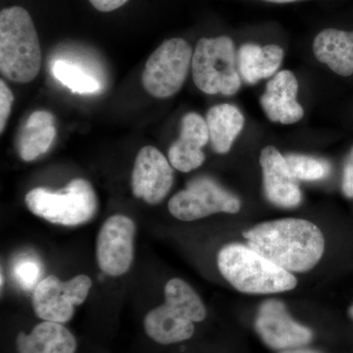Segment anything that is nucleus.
I'll return each mask as SVG.
<instances>
[{"label":"nucleus","mask_w":353,"mask_h":353,"mask_svg":"<svg viewBox=\"0 0 353 353\" xmlns=\"http://www.w3.org/2000/svg\"><path fill=\"white\" fill-rule=\"evenodd\" d=\"M350 317H352L353 319V305L350 309Z\"/></svg>","instance_id":"obj_32"},{"label":"nucleus","mask_w":353,"mask_h":353,"mask_svg":"<svg viewBox=\"0 0 353 353\" xmlns=\"http://www.w3.org/2000/svg\"><path fill=\"white\" fill-rule=\"evenodd\" d=\"M18 274L19 277L22 280L23 284H32V281L37 279V268L32 263H25L21 265L20 268L18 269Z\"/></svg>","instance_id":"obj_28"},{"label":"nucleus","mask_w":353,"mask_h":353,"mask_svg":"<svg viewBox=\"0 0 353 353\" xmlns=\"http://www.w3.org/2000/svg\"><path fill=\"white\" fill-rule=\"evenodd\" d=\"M88 1L101 12H111L124 6L129 0H88Z\"/></svg>","instance_id":"obj_27"},{"label":"nucleus","mask_w":353,"mask_h":353,"mask_svg":"<svg viewBox=\"0 0 353 353\" xmlns=\"http://www.w3.org/2000/svg\"><path fill=\"white\" fill-rule=\"evenodd\" d=\"M343 192L347 199H353V148L343 167Z\"/></svg>","instance_id":"obj_26"},{"label":"nucleus","mask_w":353,"mask_h":353,"mask_svg":"<svg viewBox=\"0 0 353 353\" xmlns=\"http://www.w3.org/2000/svg\"><path fill=\"white\" fill-rule=\"evenodd\" d=\"M192 79L208 94L234 95L241 88L234 41L226 36L201 38L192 60Z\"/></svg>","instance_id":"obj_5"},{"label":"nucleus","mask_w":353,"mask_h":353,"mask_svg":"<svg viewBox=\"0 0 353 353\" xmlns=\"http://www.w3.org/2000/svg\"><path fill=\"white\" fill-rule=\"evenodd\" d=\"M14 95L3 80L0 81V132L3 134L7 121L10 117Z\"/></svg>","instance_id":"obj_25"},{"label":"nucleus","mask_w":353,"mask_h":353,"mask_svg":"<svg viewBox=\"0 0 353 353\" xmlns=\"http://www.w3.org/2000/svg\"><path fill=\"white\" fill-rule=\"evenodd\" d=\"M32 214L62 226H78L94 217L99 201L92 183L85 179H74L59 192L36 188L25 199Z\"/></svg>","instance_id":"obj_4"},{"label":"nucleus","mask_w":353,"mask_h":353,"mask_svg":"<svg viewBox=\"0 0 353 353\" xmlns=\"http://www.w3.org/2000/svg\"><path fill=\"white\" fill-rule=\"evenodd\" d=\"M190 44L181 38L166 39L146 61L143 85L157 99L173 97L187 80L192 60Z\"/></svg>","instance_id":"obj_6"},{"label":"nucleus","mask_w":353,"mask_h":353,"mask_svg":"<svg viewBox=\"0 0 353 353\" xmlns=\"http://www.w3.org/2000/svg\"><path fill=\"white\" fill-rule=\"evenodd\" d=\"M292 176L296 180L319 181L330 173V165L324 160L303 154H290L285 157Z\"/></svg>","instance_id":"obj_22"},{"label":"nucleus","mask_w":353,"mask_h":353,"mask_svg":"<svg viewBox=\"0 0 353 353\" xmlns=\"http://www.w3.org/2000/svg\"><path fill=\"white\" fill-rule=\"evenodd\" d=\"M57 134L53 114L44 110L32 112L16 139V148L21 159L31 162L41 157L50 150Z\"/></svg>","instance_id":"obj_17"},{"label":"nucleus","mask_w":353,"mask_h":353,"mask_svg":"<svg viewBox=\"0 0 353 353\" xmlns=\"http://www.w3.org/2000/svg\"><path fill=\"white\" fill-rule=\"evenodd\" d=\"M313 52L318 61L328 65L338 75L353 74V31L323 30L313 41Z\"/></svg>","instance_id":"obj_18"},{"label":"nucleus","mask_w":353,"mask_h":353,"mask_svg":"<svg viewBox=\"0 0 353 353\" xmlns=\"http://www.w3.org/2000/svg\"><path fill=\"white\" fill-rule=\"evenodd\" d=\"M163 153L152 145L139 150L131 176L132 194L150 205H157L170 192L174 171Z\"/></svg>","instance_id":"obj_10"},{"label":"nucleus","mask_w":353,"mask_h":353,"mask_svg":"<svg viewBox=\"0 0 353 353\" xmlns=\"http://www.w3.org/2000/svg\"><path fill=\"white\" fill-rule=\"evenodd\" d=\"M52 74L58 82L79 94H90L99 92L101 83L76 65L57 60L52 65Z\"/></svg>","instance_id":"obj_21"},{"label":"nucleus","mask_w":353,"mask_h":353,"mask_svg":"<svg viewBox=\"0 0 353 353\" xmlns=\"http://www.w3.org/2000/svg\"><path fill=\"white\" fill-rule=\"evenodd\" d=\"M281 353H321L317 350H305V348H292V350H287Z\"/></svg>","instance_id":"obj_29"},{"label":"nucleus","mask_w":353,"mask_h":353,"mask_svg":"<svg viewBox=\"0 0 353 353\" xmlns=\"http://www.w3.org/2000/svg\"><path fill=\"white\" fill-rule=\"evenodd\" d=\"M255 330L265 345L273 350L303 347L313 338L312 331L294 321L285 304L277 299H269L261 304Z\"/></svg>","instance_id":"obj_11"},{"label":"nucleus","mask_w":353,"mask_h":353,"mask_svg":"<svg viewBox=\"0 0 353 353\" xmlns=\"http://www.w3.org/2000/svg\"><path fill=\"white\" fill-rule=\"evenodd\" d=\"M0 277H1V283H0V285H1V290H3V285H4V274L3 270H2L1 268V274H0Z\"/></svg>","instance_id":"obj_31"},{"label":"nucleus","mask_w":353,"mask_h":353,"mask_svg":"<svg viewBox=\"0 0 353 353\" xmlns=\"http://www.w3.org/2000/svg\"><path fill=\"white\" fill-rule=\"evenodd\" d=\"M263 1L271 2V3H290V2L297 1V0H263Z\"/></svg>","instance_id":"obj_30"},{"label":"nucleus","mask_w":353,"mask_h":353,"mask_svg":"<svg viewBox=\"0 0 353 353\" xmlns=\"http://www.w3.org/2000/svg\"><path fill=\"white\" fill-rule=\"evenodd\" d=\"M143 329L148 338L163 345L190 340L196 330L194 322L166 303L146 313Z\"/></svg>","instance_id":"obj_16"},{"label":"nucleus","mask_w":353,"mask_h":353,"mask_svg":"<svg viewBox=\"0 0 353 353\" xmlns=\"http://www.w3.org/2000/svg\"><path fill=\"white\" fill-rule=\"evenodd\" d=\"M43 54L34 21L21 6L0 12V72L19 83L32 82L41 68Z\"/></svg>","instance_id":"obj_2"},{"label":"nucleus","mask_w":353,"mask_h":353,"mask_svg":"<svg viewBox=\"0 0 353 353\" xmlns=\"http://www.w3.org/2000/svg\"><path fill=\"white\" fill-rule=\"evenodd\" d=\"M136 232L134 221L125 215L111 216L103 223L97 238V261L104 274L119 277L131 269Z\"/></svg>","instance_id":"obj_9"},{"label":"nucleus","mask_w":353,"mask_h":353,"mask_svg":"<svg viewBox=\"0 0 353 353\" xmlns=\"http://www.w3.org/2000/svg\"><path fill=\"white\" fill-rule=\"evenodd\" d=\"M165 303L182 313L190 321L197 323L205 319L206 308L203 303L187 282L172 279L165 285Z\"/></svg>","instance_id":"obj_20"},{"label":"nucleus","mask_w":353,"mask_h":353,"mask_svg":"<svg viewBox=\"0 0 353 353\" xmlns=\"http://www.w3.org/2000/svg\"><path fill=\"white\" fill-rule=\"evenodd\" d=\"M261 46L254 43H245L239 50L238 68L246 83L254 85L259 82L257 78L256 60Z\"/></svg>","instance_id":"obj_24"},{"label":"nucleus","mask_w":353,"mask_h":353,"mask_svg":"<svg viewBox=\"0 0 353 353\" xmlns=\"http://www.w3.org/2000/svg\"><path fill=\"white\" fill-rule=\"evenodd\" d=\"M260 165L267 199L279 208H294L299 206L303 194L297 180L292 176L285 157L275 146H266L261 150Z\"/></svg>","instance_id":"obj_12"},{"label":"nucleus","mask_w":353,"mask_h":353,"mask_svg":"<svg viewBox=\"0 0 353 353\" xmlns=\"http://www.w3.org/2000/svg\"><path fill=\"white\" fill-rule=\"evenodd\" d=\"M209 141L213 150L220 154L231 150L232 145L243 131L245 117L236 106L218 104L209 109L206 114Z\"/></svg>","instance_id":"obj_19"},{"label":"nucleus","mask_w":353,"mask_h":353,"mask_svg":"<svg viewBox=\"0 0 353 353\" xmlns=\"http://www.w3.org/2000/svg\"><path fill=\"white\" fill-rule=\"evenodd\" d=\"M218 268L234 289L245 294H269L296 287L290 272L274 264L250 246L231 243L220 250Z\"/></svg>","instance_id":"obj_3"},{"label":"nucleus","mask_w":353,"mask_h":353,"mask_svg":"<svg viewBox=\"0 0 353 353\" xmlns=\"http://www.w3.org/2000/svg\"><path fill=\"white\" fill-rule=\"evenodd\" d=\"M73 333L60 323L43 321L29 334L20 332L16 339L18 353H76Z\"/></svg>","instance_id":"obj_15"},{"label":"nucleus","mask_w":353,"mask_h":353,"mask_svg":"<svg viewBox=\"0 0 353 353\" xmlns=\"http://www.w3.org/2000/svg\"><path fill=\"white\" fill-rule=\"evenodd\" d=\"M299 83L288 70L279 72L269 81L261 99L262 108L272 122L290 125L303 119V106L296 101Z\"/></svg>","instance_id":"obj_14"},{"label":"nucleus","mask_w":353,"mask_h":353,"mask_svg":"<svg viewBox=\"0 0 353 353\" xmlns=\"http://www.w3.org/2000/svg\"><path fill=\"white\" fill-rule=\"evenodd\" d=\"M208 141L206 121L199 114H185L181 122L180 136L169 148V162L174 168L183 173L199 168L205 161L202 148Z\"/></svg>","instance_id":"obj_13"},{"label":"nucleus","mask_w":353,"mask_h":353,"mask_svg":"<svg viewBox=\"0 0 353 353\" xmlns=\"http://www.w3.org/2000/svg\"><path fill=\"white\" fill-rule=\"evenodd\" d=\"M248 245L289 272L314 268L325 252L321 230L310 221L287 218L261 223L243 233Z\"/></svg>","instance_id":"obj_1"},{"label":"nucleus","mask_w":353,"mask_h":353,"mask_svg":"<svg viewBox=\"0 0 353 353\" xmlns=\"http://www.w3.org/2000/svg\"><path fill=\"white\" fill-rule=\"evenodd\" d=\"M284 59V50L277 44H267L257 57V78H270L277 72Z\"/></svg>","instance_id":"obj_23"},{"label":"nucleus","mask_w":353,"mask_h":353,"mask_svg":"<svg viewBox=\"0 0 353 353\" xmlns=\"http://www.w3.org/2000/svg\"><path fill=\"white\" fill-rule=\"evenodd\" d=\"M241 208L238 197L208 176L192 180L187 189L176 192L168 203L169 212L181 221H196L216 213L236 214Z\"/></svg>","instance_id":"obj_7"},{"label":"nucleus","mask_w":353,"mask_h":353,"mask_svg":"<svg viewBox=\"0 0 353 353\" xmlns=\"http://www.w3.org/2000/svg\"><path fill=\"white\" fill-rule=\"evenodd\" d=\"M92 282L87 275L68 281L50 275L37 285L32 294V309L39 319L65 324L73 318L75 306L85 303Z\"/></svg>","instance_id":"obj_8"}]
</instances>
